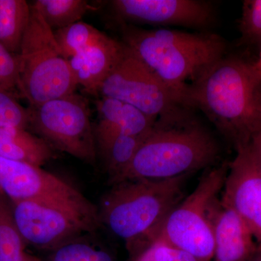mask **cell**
<instances>
[{
    "mask_svg": "<svg viewBox=\"0 0 261 261\" xmlns=\"http://www.w3.org/2000/svg\"><path fill=\"white\" fill-rule=\"evenodd\" d=\"M185 99L236 149L261 130V80L253 62L223 57L187 87Z\"/></svg>",
    "mask_w": 261,
    "mask_h": 261,
    "instance_id": "obj_1",
    "label": "cell"
},
{
    "mask_svg": "<svg viewBox=\"0 0 261 261\" xmlns=\"http://www.w3.org/2000/svg\"><path fill=\"white\" fill-rule=\"evenodd\" d=\"M190 175L127 180L111 185L98 209L100 224L123 240L133 256L159 236L165 220L183 200Z\"/></svg>",
    "mask_w": 261,
    "mask_h": 261,
    "instance_id": "obj_2",
    "label": "cell"
},
{
    "mask_svg": "<svg viewBox=\"0 0 261 261\" xmlns=\"http://www.w3.org/2000/svg\"><path fill=\"white\" fill-rule=\"evenodd\" d=\"M217 141L187 116L159 118L129 166L111 184L134 179H167L211 167L219 159Z\"/></svg>",
    "mask_w": 261,
    "mask_h": 261,
    "instance_id": "obj_3",
    "label": "cell"
},
{
    "mask_svg": "<svg viewBox=\"0 0 261 261\" xmlns=\"http://www.w3.org/2000/svg\"><path fill=\"white\" fill-rule=\"evenodd\" d=\"M121 28L122 42L176 91L186 106L187 87L226 54V42L212 33L145 30L129 24H121Z\"/></svg>",
    "mask_w": 261,
    "mask_h": 261,
    "instance_id": "obj_4",
    "label": "cell"
},
{
    "mask_svg": "<svg viewBox=\"0 0 261 261\" xmlns=\"http://www.w3.org/2000/svg\"><path fill=\"white\" fill-rule=\"evenodd\" d=\"M31 16L17 54L16 88L29 107L75 93L77 86L68 60L62 56L54 32L31 6Z\"/></svg>",
    "mask_w": 261,
    "mask_h": 261,
    "instance_id": "obj_5",
    "label": "cell"
},
{
    "mask_svg": "<svg viewBox=\"0 0 261 261\" xmlns=\"http://www.w3.org/2000/svg\"><path fill=\"white\" fill-rule=\"evenodd\" d=\"M228 170L227 162L207 170L194 191L168 215L157 238L200 261L212 260L214 240L211 211L220 198Z\"/></svg>",
    "mask_w": 261,
    "mask_h": 261,
    "instance_id": "obj_6",
    "label": "cell"
},
{
    "mask_svg": "<svg viewBox=\"0 0 261 261\" xmlns=\"http://www.w3.org/2000/svg\"><path fill=\"white\" fill-rule=\"evenodd\" d=\"M97 95L126 103L157 120L177 116L188 108L183 97L125 44L123 54L101 84Z\"/></svg>",
    "mask_w": 261,
    "mask_h": 261,
    "instance_id": "obj_7",
    "label": "cell"
},
{
    "mask_svg": "<svg viewBox=\"0 0 261 261\" xmlns=\"http://www.w3.org/2000/svg\"><path fill=\"white\" fill-rule=\"evenodd\" d=\"M29 126L53 148L94 166L97 149L88 102L71 94L29 107Z\"/></svg>",
    "mask_w": 261,
    "mask_h": 261,
    "instance_id": "obj_8",
    "label": "cell"
},
{
    "mask_svg": "<svg viewBox=\"0 0 261 261\" xmlns=\"http://www.w3.org/2000/svg\"><path fill=\"white\" fill-rule=\"evenodd\" d=\"M11 204L15 224L25 244L39 250L50 251L93 233L100 226L98 209L84 210L34 201Z\"/></svg>",
    "mask_w": 261,
    "mask_h": 261,
    "instance_id": "obj_9",
    "label": "cell"
},
{
    "mask_svg": "<svg viewBox=\"0 0 261 261\" xmlns=\"http://www.w3.org/2000/svg\"><path fill=\"white\" fill-rule=\"evenodd\" d=\"M0 190L11 202L34 201L95 211L74 186L42 167L0 158Z\"/></svg>",
    "mask_w": 261,
    "mask_h": 261,
    "instance_id": "obj_10",
    "label": "cell"
},
{
    "mask_svg": "<svg viewBox=\"0 0 261 261\" xmlns=\"http://www.w3.org/2000/svg\"><path fill=\"white\" fill-rule=\"evenodd\" d=\"M236 150L220 200L241 217L261 247V168L250 143Z\"/></svg>",
    "mask_w": 261,
    "mask_h": 261,
    "instance_id": "obj_11",
    "label": "cell"
},
{
    "mask_svg": "<svg viewBox=\"0 0 261 261\" xmlns=\"http://www.w3.org/2000/svg\"><path fill=\"white\" fill-rule=\"evenodd\" d=\"M109 3L121 24L203 29L214 20L213 7L200 0H113Z\"/></svg>",
    "mask_w": 261,
    "mask_h": 261,
    "instance_id": "obj_12",
    "label": "cell"
},
{
    "mask_svg": "<svg viewBox=\"0 0 261 261\" xmlns=\"http://www.w3.org/2000/svg\"><path fill=\"white\" fill-rule=\"evenodd\" d=\"M214 261H249L258 245L250 228L236 212L223 205L220 198L211 208Z\"/></svg>",
    "mask_w": 261,
    "mask_h": 261,
    "instance_id": "obj_13",
    "label": "cell"
},
{
    "mask_svg": "<svg viewBox=\"0 0 261 261\" xmlns=\"http://www.w3.org/2000/svg\"><path fill=\"white\" fill-rule=\"evenodd\" d=\"M96 108L98 120L94 132L97 154L117 137L144 135L157 121L137 108L112 98L101 97Z\"/></svg>",
    "mask_w": 261,
    "mask_h": 261,
    "instance_id": "obj_14",
    "label": "cell"
},
{
    "mask_svg": "<svg viewBox=\"0 0 261 261\" xmlns=\"http://www.w3.org/2000/svg\"><path fill=\"white\" fill-rule=\"evenodd\" d=\"M124 49V44L111 38L107 42L89 48L68 60L77 86L97 95L103 81L109 74Z\"/></svg>",
    "mask_w": 261,
    "mask_h": 261,
    "instance_id": "obj_15",
    "label": "cell"
},
{
    "mask_svg": "<svg viewBox=\"0 0 261 261\" xmlns=\"http://www.w3.org/2000/svg\"><path fill=\"white\" fill-rule=\"evenodd\" d=\"M54 154L53 147L46 141L27 129L0 127V158L42 167Z\"/></svg>",
    "mask_w": 261,
    "mask_h": 261,
    "instance_id": "obj_16",
    "label": "cell"
},
{
    "mask_svg": "<svg viewBox=\"0 0 261 261\" xmlns=\"http://www.w3.org/2000/svg\"><path fill=\"white\" fill-rule=\"evenodd\" d=\"M25 0H0V44L18 54L31 16Z\"/></svg>",
    "mask_w": 261,
    "mask_h": 261,
    "instance_id": "obj_17",
    "label": "cell"
},
{
    "mask_svg": "<svg viewBox=\"0 0 261 261\" xmlns=\"http://www.w3.org/2000/svg\"><path fill=\"white\" fill-rule=\"evenodd\" d=\"M54 35L62 56L68 61L79 53L111 39L93 25L82 20L55 31Z\"/></svg>",
    "mask_w": 261,
    "mask_h": 261,
    "instance_id": "obj_18",
    "label": "cell"
},
{
    "mask_svg": "<svg viewBox=\"0 0 261 261\" xmlns=\"http://www.w3.org/2000/svg\"><path fill=\"white\" fill-rule=\"evenodd\" d=\"M31 6L53 32L81 21L92 9L85 0H37Z\"/></svg>",
    "mask_w": 261,
    "mask_h": 261,
    "instance_id": "obj_19",
    "label": "cell"
},
{
    "mask_svg": "<svg viewBox=\"0 0 261 261\" xmlns=\"http://www.w3.org/2000/svg\"><path fill=\"white\" fill-rule=\"evenodd\" d=\"M149 132L117 137L98 153L102 159L110 185L129 166Z\"/></svg>",
    "mask_w": 261,
    "mask_h": 261,
    "instance_id": "obj_20",
    "label": "cell"
},
{
    "mask_svg": "<svg viewBox=\"0 0 261 261\" xmlns=\"http://www.w3.org/2000/svg\"><path fill=\"white\" fill-rule=\"evenodd\" d=\"M27 245L15 224L11 202L0 190V261H25Z\"/></svg>",
    "mask_w": 261,
    "mask_h": 261,
    "instance_id": "obj_21",
    "label": "cell"
},
{
    "mask_svg": "<svg viewBox=\"0 0 261 261\" xmlns=\"http://www.w3.org/2000/svg\"><path fill=\"white\" fill-rule=\"evenodd\" d=\"M43 261H116L108 250L84 240V237L49 251Z\"/></svg>",
    "mask_w": 261,
    "mask_h": 261,
    "instance_id": "obj_22",
    "label": "cell"
},
{
    "mask_svg": "<svg viewBox=\"0 0 261 261\" xmlns=\"http://www.w3.org/2000/svg\"><path fill=\"white\" fill-rule=\"evenodd\" d=\"M239 29L247 44L261 46V0H245Z\"/></svg>",
    "mask_w": 261,
    "mask_h": 261,
    "instance_id": "obj_23",
    "label": "cell"
},
{
    "mask_svg": "<svg viewBox=\"0 0 261 261\" xmlns=\"http://www.w3.org/2000/svg\"><path fill=\"white\" fill-rule=\"evenodd\" d=\"M29 126V108L23 107L11 91L0 87V127H18L27 129Z\"/></svg>",
    "mask_w": 261,
    "mask_h": 261,
    "instance_id": "obj_24",
    "label": "cell"
},
{
    "mask_svg": "<svg viewBox=\"0 0 261 261\" xmlns=\"http://www.w3.org/2000/svg\"><path fill=\"white\" fill-rule=\"evenodd\" d=\"M18 63L16 55L13 54L0 44V87L11 91L17 87Z\"/></svg>",
    "mask_w": 261,
    "mask_h": 261,
    "instance_id": "obj_25",
    "label": "cell"
},
{
    "mask_svg": "<svg viewBox=\"0 0 261 261\" xmlns=\"http://www.w3.org/2000/svg\"><path fill=\"white\" fill-rule=\"evenodd\" d=\"M154 257L157 261H200L185 250L171 246L161 239L153 241Z\"/></svg>",
    "mask_w": 261,
    "mask_h": 261,
    "instance_id": "obj_26",
    "label": "cell"
},
{
    "mask_svg": "<svg viewBox=\"0 0 261 261\" xmlns=\"http://www.w3.org/2000/svg\"><path fill=\"white\" fill-rule=\"evenodd\" d=\"M130 257L132 261H157L154 257L153 242Z\"/></svg>",
    "mask_w": 261,
    "mask_h": 261,
    "instance_id": "obj_27",
    "label": "cell"
},
{
    "mask_svg": "<svg viewBox=\"0 0 261 261\" xmlns=\"http://www.w3.org/2000/svg\"><path fill=\"white\" fill-rule=\"evenodd\" d=\"M250 145L254 152L261 159V130L252 137Z\"/></svg>",
    "mask_w": 261,
    "mask_h": 261,
    "instance_id": "obj_28",
    "label": "cell"
},
{
    "mask_svg": "<svg viewBox=\"0 0 261 261\" xmlns=\"http://www.w3.org/2000/svg\"><path fill=\"white\" fill-rule=\"evenodd\" d=\"M254 68L261 80V46L259 47V54L256 61L253 62Z\"/></svg>",
    "mask_w": 261,
    "mask_h": 261,
    "instance_id": "obj_29",
    "label": "cell"
},
{
    "mask_svg": "<svg viewBox=\"0 0 261 261\" xmlns=\"http://www.w3.org/2000/svg\"><path fill=\"white\" fill-rule=\"evenodd\" d=\"M249 261H261V247L258 246L257 251Z\"/></svg>",
    "mask_w": 261,
    "mask_h": 261,
    "instance_id": "obj_30",
    "label": "cell"
},
{
    "mask_svg": "<svg viewBox=\"0 0 261 261\" xmlns=\"http://www.w3.org/2000/svg\"><path fill=\"white\" fill-rule=\"evenodd\" d=\"M25 261H43L39 259V257L34 256V255H30V254L27 253L25 255Z\"/></svg>",
    "mask_w": 261,
    "mask_h": 261,
    "instance_id": "obj_31",
    "label": "cell"
},
{
    "mask_svg": "<svg viewBox=\"0 0 261 261\" xmlns=\"http://www.w3.org/2000/svg\"><path fill=\"white\" fill-rule=\"evenodd\" d=\"M251 148H252V147H251ZM252 151H253V150H252ZM253 152H254V151H253ZM254 154H255V156H256V158H257V161H258L259 165H260V168H261V159H260V158H259L258 156H257V154L255 153V152H254Z\"/></svg>",
    "mask_w": 261,
    "mask_h": 261,
    "instance_id": "obj_32",
    "label": "cell"
}]
</instances>
